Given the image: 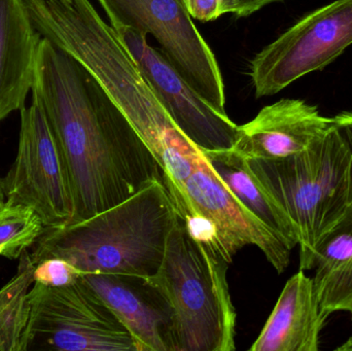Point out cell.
I'll return each mask as SVG.
<instances>
[{
    "mask_svg": "<svg viewBox=\"0 0 352 351\" xmlns=\"http://www.w3.org/2000/svg\"><path fill=\"white\" fill-rule=\"evenodd\" d=\"M186 10L195 20L211 22L223 16L221 0H182Z\"/></svg>",
    "mask_w": 352,
    "mask_h": 351,
    "instance_id": "44dd1931",
    "label": "cell"
},
{
    "mask_svg": "<svg viewBox=\"0 0 352 351\" xmlns=\"http://www.w3.org/2000/svg\"><path fill=\"white\" fill-rule=\"evenodd\" d=\"M113 28L180 131L202 150H231L239 126L206 102L165 56L148 45L146 36L126 27Z\"/></svg>",
    "mask_w": 352,
    "mask_h": 351,
    "instance_id": "9c48e42d",
    "label": "cell"
},
{
    "mask_svg": "<svg viewBox=\"0 0 352 351\" xmlns=\"http://www.w3.org/2000/svg\"><path fill=\"white\" fill-rule=\"evenodd\" d=\"M336 350L340 351H352V337L349 338L342 346L336 348Z\"/></svg>",
    "mask_w": 352,
    "mask_h": 351,
    "instance_id": "cb8c5ba5",
    "label": "cell"
},
{
    "mask_svg": "<svg viewBox=\"0 0 352 351\" xmlns=\"http://www.w3.org/2000/svg\"><path fill=\"white\" fill-rule=\"evenodd\" d=\"M4 201L3 183L0 179V202Z\"/></svg>",
    "mask_w": 352,
    "mask_h": 351,
    "instance_id": "d4e9b609",
    "label": "cell"
},
{
    "mask_svg": "<svg viewBox=\"0 0 352 351\" xmlns=\"http://www.w3.org/2000/svg\"><path fill=\"white\" fill-rule=\"evenodd\" d=\"M334 126L340 134L351 154V185L352 197V113L343 111L333 117Z\"/></svg>",
    "mask_w": 352,
    "mask_h": 351,
    "instance_id": "603a6c76",
    "label": "cell"
},
{
    "mask_svg": "<svg viewBox=\"0 0 352 351\" xmlns=\"http://www.w3.org/2000/svg\"><path fill=\"white\" fill-rule=\"evenodd\" d=\"M263 189L289 218L300 247V269H314L322 239L352 204L351 154L333 126L311 146L280 159H250Z\"/></svg>",
    "mask_w": 352,
    "mask_h": 351,
    "instance_id": "3957f363",
    "label": "cell"
},
{
    "mask_svg": "<svg viewBox=\"0 0 352 351\" xmlns=\"http://www.w3.org/2000/svg\"><path fill=\"white\" fill-rule=\"evenodd\" d=\"M283 0H221V12L235 14L238 18L250 16L264 6Z\"/></svg>",
    "mask_w": 352,
    "mask_h": 351,
    "instance_id": "7402d4cb",
    "label": "cell"
},
{
    "mask_svg": "<svg viewBox=\"0 0 352 351\" xmlns=\"http://www.w3.org/2000/svg\"><path fill=\"white\" fill-rule=\"evenodd\" d=\"M21 351H138L129 330L82 278L65 288L34 282Z\"/></svg>",
    "mask_w": 352,
    "mask_h": 351,
    "instance_id": "5b68a950",
    "label": "cell"
},
{
    "mask_svg": "<svg viewBox=\"0 0 352 351\" xmlns=\"http://www.w3.org/2000/svg\"><path fill=\"white\" fill-rule=\"evenodd\" d=\"M82 280L129 330L138 351H175L173 306L150 278L85 273Z\"/></svg>",
    "mask_w": 352,
    "mask_h": 351,
    "instance_id": "8fae6325",
    "label": "cell"
},
{
    "mask_svg": "<svg viewBox=\"0 0 352 351\" xmlns=\"http://www.w3.org/2000/svg\"><path fill=\"white\" fill-rule=\"evenodd\" d=\"M329 317L322 313L314 278L300 269L283 288L250 351H318Z\"/></svg>",
    "mask_w": 352,
    "mask_h": 351,
    "instance_id": "4fadbf2b",
    "label": "cell"
},
{
    "mask_svg": "<svg viewBox=\"0 0 352 351\" xmlns=\"http://www.w3.org/2000/svg\"><path fill=\"white\" fill-rule=\"evenodd\" d=\"M66 1H72V0H66Z\"/></svg>",
    "mask_w": 352,
    "mask_h": 351,
    "instance_id": "484cf974",
    "label": "cell"
},
{
    "mask_svg": "<svg viewBox=\"0 0 352 351\" xmlns=\"http://www.w3.org/2000/svg\"><path fill=\"white\" fill-rule=\"evenodd\" d=\"M203 152L234 197L276 233L292 249H295L298 238L291 220L263 189L250 170L248 160L232 148Z\"/></svg>",
    "mask_w": 352,
    "mask_h": 351,
    "instance_id": "9a60e30c",
    "label": "cell"
},
{
    "mask_svg": "<svg viewBox=\"0 0 352 351\" xmlns=\"http://www.w3.org/2000/svg\"><path fill=\"white\" fill-rule=\"evenodd\" d=\"M177 216L166 183L154 179L87 220L47 228L31 259L36 265L61 258L84 273L152 278L162 264Z\"/></svg>",
    "mask_w": 352,
    "mask_h": 351,
    "instance_id": "7a4b0ae2",
    "label": "cell"
},
{
    "mask_svg": "<svg viewBox=\"0 0 352 351\" xmlns=\"http://www.w3.org/2000/svg\"><path fill=\"white\" fill-rule=\"evenodd\" d=\"M352 45V0H336L303 16L250 63L258 98L277 94L332 63Z\"/></svg>",
    "mask_w": 352,
    "mask_h": 351,
    "instance_id": "52a82bcc",
    "label": "cell"
},
{
    "mask_svg": "<svg viewBox=\"0 0 352 351\" xmlns=\"http://www.w3.org/2000/svg\"><path fill=\"white\" fill-rule=\"evenodd\" d=\"M229 262L190 236L177 216L162 264L151 280L175 315V351L236 350V310L228 284Z\"/></svg>",
    "mask_w": 352,
    "mask_h": 351,
    "instance_id": "277c9868",
    "label": "cell"
},
{
    "mask_svg": "<svg viewBox=\"0 0 352 351\" xmlns=\"http://www.w3.org/2000/svg\"><path fill=\"white\" fill-rule=\"evenodd\" d=\"M351 317H352V311H351Z\"/></svg>",
    "mask_w": 352,
    "mask_h": 351,
    "instance_id": "4316f807",
    "label": "cell"
},
{
    "mask_svg": "<svg viewBox=\"0 0 352 351\" xmlns=\"http://www.w3.org/2000/svg\"><path fill=\"white\" fill-rule=\"evenodd\" d=\"M84 272L61 258H47L35 265L33 280L49 288H65L76 284Z\"/></svg>",
    "mask_w": 352,
    "mask_h": 351,
    "instance_id": "ffe728a7",
    "label": "cell"
},
{
    "mask_svg": "<svg viewBox=\"0 0 352 351\" xmlns=\"http://www.w3.org/2000/svg\"><path fill=\"white\" fill-rule=\"evenodd\" d=\"M184 189L188 210L180 218L186 220L199 214L210 220L217 228L230 262L240 249L254 245L277 273L287 270L291 262V247L234 197L202 150Z\"/></svg>",
    "mask_w": 352,
    "mask_h": 351,
    "instance_id": "30bf717a",
    "label": "cell"
},
{
    "mask_svg": "<svg viewBox=\"0 0 352 351\" xmlns=\"http://www.w3.org/2000/svg\"><path fill=\"white\" fill-rule=\"evenodd\" d=\"M19 260L16 273L0 288V351H21L30 317L28 294L35 264L28 251Z\"/></svg>",
    "mask_w": 352,
    "mask_h": 351,
    "instance_id": "2e32d148",
    "label": "cell"
},
{
    "mask_svg": "<svg viewBox=\"0 0 352 351\" xmlns=\"http://www.w3.org/2000/svg\"><path fill=\"white\" fill-rule=\"evenodd\" d=\"M113 27L152 35L186 82L223 115L225 84L219 63L182 0H97Z\"/></svg>",
    "mask_w": 352,
    "mask_h": 351,
    "instance_id": "8992f818",
    "label": "cell"
},
{
    "mask_svg": "<svg viewBox=\"0 0 352 351\" xmlns=\"http://www.w3.org/2000/svg\"><path fill=\"white\" fill-rule=\"evenodd\" d=\"M352 260V204L340 222L322 239L316 251L314 269L316 294L324 282Z\"/></svg>",
    "mask_w": 352,
    "mask_h": 351,
    "instance_id": "ac0fdd59",
    "label": "cell"
},
{
    "mask_svg": "<svg viewBox=\"0 0 352 351\" xmlns=\"http://www.w3.org/2000/svg\"><path fill=\"white\" fill-rule=\"evenodd\" d=\"M334 126L318 107L301 99H281L238 128L232 150L250 159L285 158L307 150Z\"/></svg>",
    "mask_w": 352,
    "mask_h": 351,
    "instance_id": "7c38bea8",
    "label": "cell"
},
{
    "mask_svg": "<svg viewBox=\"0 0 352 351\" xmlns=\"http://www.w3.org/2000/svg\"><path fill=\"white\" fill-rule=\"evenodd\" d=\"M41 39L25 0H0V121L25 106Z\"/></svg>",
    "mask_w": 352,
    "mask_h": 351,
    "instance_id": "5bb4252c",
    "label": "cell"
},
{
    "mask_svg": "<svg viewBox=\"0 0 352 351\" xmlns=\"http://www.w3.org/2000/svg\"><path fill=\"white\" fill-rule=\"evenodd\" d=\"M32 98L59 144L74 198L72 223L121 203L164 172L98 78L41 37Z\"/></svg>",
    "mask_w": 352,
    "mask_h": 351,
    "instance_id": "6da1fadb",
    "label": "cell"
},
{
    "mask_svg": "<svg viewBox=\"0 0 352 351\" xmlns=\"http://www.w3.org/2000/svg\"><path fill=\"white\" fill-rule=\"evenodd\" d=\"M18 152L3 183L4 197L32 207L47 228L72 223L74 198L59 144L39 103L21 109Z\"/></svg>",
    "mask_w": 352,
    "mask_h": 351,
    "instance_id": "ba28073f",
    "label": "cell"
},
{
    "mask_svg": "<svg viewBox=\"0 0 352 351\" xmlns=\"http://www.w3.org/2000/svg\"><path fill=\"white\" fill-rule=\"evenodd\" d=\"M318 302L324 315L352 311V260L339 268L318 292Z\"/></svg>",
    "mask_w": 352,
    "mask_h": 351,
    "instance_id": "d6986e66",
    "label": "cell"
},
{
    "mask_svg": "<svg viewBox=\"0 0 352 351\" xmlns=\"http://www.w3.org/2000/svg\"><path fill=\"white\" fill-rule=\"evenodd\" d=\"M47 227L30 206L14 202H0V256L10 260L34 247Z\"/></svg>",
    "mask_w": 352,
    "mask_h": 351,
    "instance_id": "e0dca14e",
    "label": "cell"
}]
</instances>
